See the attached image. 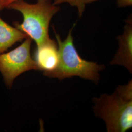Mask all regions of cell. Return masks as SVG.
<instances>
[{
  "label": "cell",
  "instance_id": "2",
  "mask_svg": "<svg viewBox=\"0 0 132 132\" xmlns=\"http://www.w3.org/2000/svg\"><path fill=\"white\" fill-rule=\"evenodd\" d=\"M6 9L17 10L22 14L23 22L14 25L34 41L37 46L51 39L48 34L50 22L60 10V7L52 4L51 0H38L34 4L19 0L11 3Z\"/></svg>",
  "mask_w": 132,
  "mask_h": 132
},
{
  "label": "cell",
  "instance_id": "8",
  "mask_svg": "<svg viewBox=\"0 0 132 132\" xmlns=\"http://www.w3.org/2000/svg\"><path fill=\"white\" fill-rule=\"evenodd\" d=\"M63 3H68L71 6L76 7L79 16L81 17L85 9V5L84 0H54L53 4L54 5H58Z\"/></svg>",
  "mask_w": 132,
  "mask_h": 132
},
{
  "label": "cell",
  "instance_id": "4",
  "mask_svg": "<svg viewBox=\"0 0 132 132\" xmlns=\"http://www.w3.org/2000/svg\"><path fill=\"white\" fill-rule=\"evenodd\" d=\"M32 40L28 37L19 47L0 54V71L7 85L11 87L14 79L25 71L37 70L30 54Z\"/></svg>",
  "mask_w": 132,
  "mask_h": 132
},
{
  "label": "cell",
  "instance_id": "12",
  "mask_svg": "<svg viewBox=\"0 0 132 132\" xmlns=\"http://www.w3.org/2000/svg\"><path fill=\"white\" fill-rule=\"evenodd\" d=\"M19 1V0H10L9 5L11 3H13V2H15V1Z\"/></svg>",
  "mask_w": 132,
  "mask_h": 132
},
{
  "label": "cell",
  "instance_id": "6",
  "mask_svg": "<svg viewBox=\"0 0 132 132\" xmlns=\"http://www.w3.org/2000/svg\"><path fill=\"white\" fill-rule=\"evenodd\" d=\"M126 23L122 34L117 37L118 50L110 64L123 66L132 73V19H127Z\"/></svg>",
  "mask_w": 132,
  "mask_h": 132
},
{
  "label": "cell",
  "instance_id": "9",
  "mask_svg": "<svg viewBox=\"0 0 132 132\" xmlns=\"http://www.w3.org/2000/svg\"><path fill=\"white\" fill-rule=\"evenodd\" d=\"M117 5L119 7H125L132 5V0H117Z\"/></svg>",
  "mask_w": 132,
  "mask_h": 132
},
{
  "label": "cell",
  "instance_id": "5",
  "mask_svg": "<svg viewBox=\"0 0 132 132\" xmlns=\"http://www.w3.org/2000/svg\"><path fill=\"white\" fill-rule=\"evenodd\" d=\"M34 61L37 69L42 71L47 76L56 69L59 62L57 43L51 39L37 46L34 52Z\"/></svg>",
  "mask_w": 132,
  "mask_h": 132
},
{
  "label": "cell",
  "instance_id": "3",
  "mask_svg": "<svg viewBox=\"0 0 132 132\" xmlns=\"http://www.w3.org/2000/svg\"><path fill=\"white\" fill-rule=\"evenodd\" d=\"M75 25L74 24L71 28L64 41L53 28L58 47L59 62L56 69L47 76L62 80L77 76L97 83L99 80V72L104 69V66L93 62L87 61L80 57L74 46L72 35Z\"/></svg>",
  "mask_w": 132,
  "mask_h": 132
},
{
  "label": "cell",
  "instance_id": "7",
  "mask_svg": "<svg viewBox=\"0 0 132 132\" xmlns=\"http://www.w3.org/2000/svg\"><path fill=\"white\" fill-rule=\"evenodd\" d=\"M28 36L19 29L10 26L0 17V54L15 43L21 42Z\"/></svg>",
  "mask_w": 132,
  "mask_h": 132
},
{
  "label": "cell",
  "instance_id": "1",
  "mask_svg": "<svg viewBox=\"0 0 132 132\" xmlns=\"http://www.w3.org/2000/svg\"><path fill=\"white\" fill-rule=\"evenodd\" d=\"M96 116L103 119L108 132H124L132 127V81L119 86L111 95L93 99Z\"/></svg>",
  "mask_w": 132,
  "mask_h": 132
},
{
  "label": "cell",
  "instance_id": "11",
  "mask_svg": "<svg viewBox=\"0 0 132 132\" xmlns=\"http://www.w3.org/2000/svg\"><path fill=\"white\" fill-rule=\"evenodd\" d=\"M96 1H97V0H84V2L85 5H86V4H89L91 3L92 2H94Z\"/></svg>",
  "mask_w": 132,
  "mask_h": 132
},
{
  "label": "cell",
  "instance_id": "10",
  "mask_svg": "<svg viewBox=\"0 0 132 132\" xmlns=\"http://www.w3.org/2000/svg\"><path fill=\"white\" fill-rule=\"evenodd\" d=\"M10 0H0V10L7 7L9 5Z\"/></svg>",
  "mask_w": 132,
  "mask_h": 132
}]
</instances>
